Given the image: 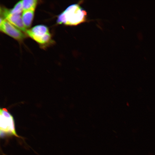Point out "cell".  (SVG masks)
<instances>
[{
    "label": "cell",
    "mask_w": 155,
    "mask_h": 155,
    "mask_svg": "<svg viewBox=\"0 0 155 155\" xmlns=\"http://www.w3.org/2000/svg\"><path fill=\"white\" fill-rule=\"evenodd\" d=\"M2 109L3 111H6V112H7V109H6V108H3Z\"/></svg>",
    "instance_id": "cell-9"
},
{
    "label": "cell",
    "mask_w": 155,
    "mask_h": 155,
    "mask_svg": "<svg viewBox=\"0 0 155 155\" xmlns=\"http://www.w3.org/2000/svg\"><path fill=\"white\" fill-rule=\"evenodd\" d=\"M34 10H29L23 11L22 15L23 23L26 28H29L31 26L33 19Z\"/></svg>",
    "instance_id": "cell-6"
},
{
    "label": "cell",
    "mask_w": 155,
    "mask_h": 155,
    "mask_svg": "<svg viewBox=\"0 0 155 155\" xmlns=\"http://www.w3.org/2000/svg\"><path fill=\"white\" fill-rule=\"evenodd\" d=\"M0 12L5 20L20 30L26 32L27 30L23 23L21 14L10 13L9 9L4 8H1Z\"/></svg>",
    "instance_id": "cell-5"
},
{
    "label": "cell",
    "mask_w": 155,
    "mask_h": 155,
    "mask_svg": "<svg viewBox=\"0 0 155 155\" xmlns=\"http://www.w3.org/2000/svg\"><path fill=\"white\" fill-rule=\"evenodd\" d=\"M36 0H24L22 1L23 11L35 10L37 3Z\"/></svg>",
    "instance_id": "cell-7"
},
{
    "label": "cell",
    "mask_w": 155,
    "mask_h": 155,
    "mask_svg": "<svg viewBox=\"0 0 155 155\" xmlns=\"http://www.w3.org/2000/svg\"><path fill=\"white\" fill-rule=\"evenodd\" d=\"M0 30L2 32L18 41H22L25 35L5 19L0 18Z\"/></svg>",
    "instance_id": "cell-3"
},
{
    "label": "cell",
    "mask_w": 155,
    "mask_h": 155,
    "mask_svg": "<svg viewBox=\"0 0 155 155\" xmlns=\"http://www.w3.org/2000/svg\"><path fill=\"white\" fill-rule=\"evenodd\" d=\"M23 11L22 1L16 3L12 9H9V12L11 14H21Z\"/></svg>",
    "instance_id": "cell-8"
},
{
    "label": "cell",
    "mask_w": 155,
    "mask_h": 155,
    "mask_svg": "<svg viewBox=\"0 0 155 155\" xmlns=\"http://www.w3.org/2000/svg\"><path fill=\"white\" fill-rule=\"evenodd\" d=\"M28 36L38 43L46 44L51 40V35L48 28L43 25H38L27 30Z\"/></svg>",
    "instance_id": "cell-2"
},
{
    "label": "cell",
    "mask_w": 155,
    "mask_h": 155,
    "mask_svg": "<svg viewBox=\"0 0 155 155\" xmlns=\"http://www.w3.org/2000/svg\"><path fill=\"white\" fill-rule=\"evenodd\" d=\"M87 12L78 4L68 7L58 16L57 22L59 24L76 26L86 20Z\"/></svg>",
    "instance_id": "cell-1"
},
{
    "label": "cell",
    "mask_w": 155,
    "mask_h": 155,
    "mask_svg": "<svg viewBox=\"0 0 155 155\" xmlns=\"http://www.w3.org/2000/svg\"><path fill=\"white\" fill-rule=\"evenodd\" d=\"M0 134L3 137L5 134L18 137L16 132L14 120L12 116L7 117L0 114Z\"/></svg>",
    "instance_id": "cell-4"
}]
</instances>
